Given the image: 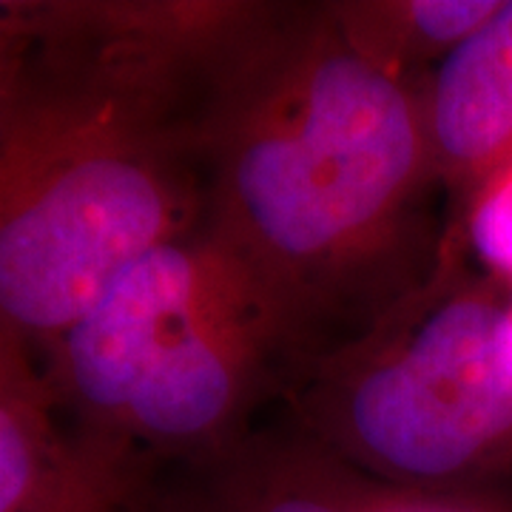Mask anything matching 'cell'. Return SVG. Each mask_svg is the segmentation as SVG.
I'll list each match as a JSON object with an SVG mask.
<instances>
[{"label":"cell","mask_w":512,"mask_h":512,"mask_svg":"<svg viewBox=\"0 0 512 512\" xmlns=\"http://www.w3.org/2000/svg\"><path fill=\"white\" fill-rule=\"evenodd\" d=\"M276 350L245 279L191 231L123 268L40 362L69 439L137 461L225 444Z\"/></svg>","instance_id":"cell-3"},{"label":"cell","mask_w":512,"mask_h":512,"mask_svg":"<svg viewBox=\"0 0 512 512\" xmlns=\"http://www.w3.org/2000/svg\"><path fill=\"white\" fill-rule=\"evenodd\" d=\"M467 234L484 268L512 285V160L473 191Z\"/></svg>","instance_id":"cell-10"},{"label":"cell","mask_w":512,"mask_h":512,"mask_svg":"<svg viewBox=\"0 0 512 512\" xmlns=\"http://www.w3.org/2000/svg\"><path fill=\"white\" fill-rule=\"evenodd\" d=\"M197 123L202 237L274 325L279 348L373 291L436 174L424 86L376 55L339 6L231 26Z\"/></svg>","instance_id":"cell-1"},{"label":"cell","mask_w":512,"mask_h":512,"mask_svg":"<svg viewBox=\"0 0 512 512\" xmlns=\"http://www.w3.org/2000/svg\"><path fill=\"white\" fill-rule=\"evenodd\" d=\"M299 404L322 450L387 487L464 476L512 439L510 299L413 285L316 362Z\"/></svg>","instance_id":"cell-4"},{"label":"cell","mask_w":512,"mask_h":512,"mask_svg":"<svg viewBox=\"0 0 512 512\" xmlns=\"http://www.w3.org/2000/svg\"><path fill=\"white\" fill-rule=\"evenodd\" d=\"M43 362L0 328V512H23L72 458Z\"/></svg>","instance_id":"cell-7"},{"label":"cell","mask_w":512,"mask_h":512,"mask_svg":"<svg viewBox=\"0 0 512 512\" xmlns=\"http://www.w3.org/2000/svg\"><path fill=\"white\" fill-rule=\"evenodd\" d=\"M194 512H393L404 495L328 450L239 458Z\"/></svg>","instance_id":"cell-6"},{"label":"cell","mask_w":512,"mask_h":512,"mask_svg":"<svg viewBox=\"0 0 512 512\" xmlns=\"http://www.w3.org/2000/svg\"><path fill=\"white\" fill-rule=\"evenodd\" d=\"M35 40V3H0V111Z\"/></svg>","instance_id":"cell-11"},{"label":"cell","mask_w":512,"mask_h":512,"mask_svg":"<svg viewBox=\"0 0 512 512\" xmlns=\"http://www.w3.org/2000/svg\"><path fill=\"white\" fill-rule=\"evenodd\" d=\"M510 328H512V299H510Z\"/></svg>","instance_id":"cell-12"},{"label":"cell","mask_w":512,"mask_h":512,"mask_svg":"<svg viewBox=\"0 0 512 512\" xmlns=\"http://www.w3.org/2000/svg\"><path fill=\"white\" fill-rule=\"evenodd\" d=\"M498 0H402L339 6L348 26L367 46L413 74L424 57H447L458 43L493 18Z\"/></svg>","instance_id":"cell-8"},{"label":"cell","mask_w":512,"mask_h":512,"mask_svg":"<svg viewBox=\"0 0 512 512\" xmlns=\"http://www.w3.org/2000/svg\"><path fill=\"white\" fill-rule=\"evenodd\" d=\"M220 15L143 3H35V40L0 111V328L37 356L117 274L191 234L183 55Z\"/></svg>","instance_id":"cell-2"},{"label":"cell","mask_w":512,"mask_h":512,"mask_svg":"<svg viewBox=\"0 0 512 512\" xmlns=\"http://www.w3.org/2000/svg\"><path fill=\"white\" fill-rule=\"evenodd\" d=\"M436 174L476 191L512 160V0L441 57L424 86Z\"/></svg>","instance_id":"cell-5"},{"label":"cell","mask_w":512,"mask_h":512,"mask_svg":"<svg viewBox=\"0 0 512 512\" xmlns=\"http://www.w3.org/2000/svg\"><path fill=\"white\" fill-rule=\"evenodd\" d=\"M72 447L60 476L23 512H140L134 461L77 441Z\"/></svg>","instance_id":"cell-9"}]
</instances>
